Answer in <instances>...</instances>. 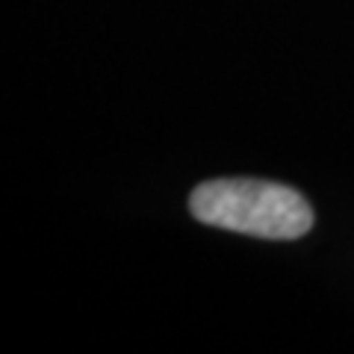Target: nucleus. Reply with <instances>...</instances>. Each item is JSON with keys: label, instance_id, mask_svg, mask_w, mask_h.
I'll return each instance as SVG.
<instances>
[{"label": "nucleus", "instance_id": "nucleus-1", "mask_svg": "<svg viewBox=\"0 0 354 354\" xmlns=\"http://www.w3.org/2000/svg\"><path fill=\"white\" fill-rule=\"evenodd\" d=\"M189 209L201 225L263 239H298L313 225V209L295 189L251 177L201 183L189 198Z\"/></svg>", "mask_w": 354, "mask_h": 354}]
</instances>
